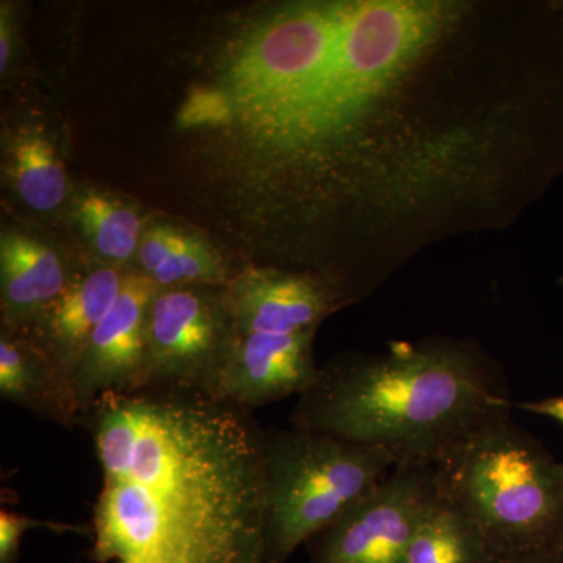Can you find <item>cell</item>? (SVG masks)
<instances>
[{
    "label": "cell",
    "mask_w": 563,
    "mask_h": 563,
    "mask_svg": "<svg viewBox=\"0 0 563 563\" xmlns=\"http://www.w3.org/2000/svg\"><path fill=\"white\" fill-rule=\"evenodd\" d=\"M101 466L76 563H268L263 432L206 393H109L80 418Z\"/></svg>",
    "instance_id": "obj_1"
},
{
    "label": "cell",
    "mask_w": 563,
    "mask_h": 563,
    "mask_svg": "<svg viewBox=\"0 0 563 563\" xmlns=\"http://www.w3.org/2000/svg\"><path fill=\"white\" fill-rule=\"evenodd\" d=\"M468 11L459 2L354 0L320 65L252 131L306 161L358 150L390 220L433 206L461 173L468 133L429 128V74Z\"/></svg>",
    "instance_id": "obj_2"
},
{
    "label": "cell",
    "mask_w": 563,
    "mask_h": 563,
    "mask_svg": "<svg viewBox=\"0 0 563 563\" xmlns=\"http://www.w3.org/2000/svg\"><path fill=\"white\" fill-rule=\"evenodd\" d=\"M510 415L498 363L472 343L432 339L333 358L299 396L290 422L383 450L396 466L435 468L474 433Z\"/></svg>",
    "instance_id": "obj_3"
},
{
    "label": "cell",
    "mask_w": 563,
    "mask_h": 563,
    "mask_svg": "<svg viewBox=\"0 0 563 563\" xmlns=\"http://www.w3.org/2000/svg\"><path fill=\"white\" fill-rule=\"evenodd\" d=\"M440 495L499 559L563 543V463L515 424L490 422L435 466Z\"/></svg>",
    "instance_id": "obj_4"
},
{
    "label": "cell",
    "mask_w": 563,
    "mask_h": 563,
    "mask_svg": "<svg viewBox=\"0 0 563 563\" xmlns=\"http://www.w3.org/2000/svg\"><path fill=\"white\" fill-rule=\"evenodd\" d=\"M395 466L383 450L328 433L265 429L266 562L288 563Z\"/></svg>",
    "instance_id": "obj_5"
},
{
    "label": "cell",
    "mask_w": 563,
    "mask_h": 563,
    "mask_svg": "<svg viewBox=\"0 0 563 563\" xmlns=\"http://www.w3.org/2000/svg\"><path fill=\"white\" fill-rule=\"evenodd\" d=\"M351 2L302 3L263 22L229 69L228 95L250 128L298 90L331 51Z\"/></svg>",
    "instance_id": "obj_6"
},
{
    "label": "cell",
    "mask_w": 563,
    "mask_h": 563,
    "mask_svg": "<svg viewBox=\"0 0 563 563\" xmlns=\"http://www.w3.org/2000/svg\"><path fill=\"white\" fill-rule=\"evenodd\" d=\"M158 290L147 312V387L211 396L239 332L228 288Z\"/></svg>",
    "instance_id": "obj_7"
},
{
    "label": "cell",
    "mask_w": 563,
    "mask_h": 563,
    "mask_svg": "<svg viewBox=\"0 0 563 563\" xmlns=\"http://www.w3.org/2000/svg\"><path fill=\"white\" fill-rule=\"evenodd\" d=\"M437 499L433 466H395L307 543L310 563H406L415 532Z\"/></svg>",
    "instance_id": "obj_8"
},
{
    "label": "cell",
    "mask_w": 563,
    "mask_h": 563,
    "mask_svg": "<svg viewBox=\"0 0 563 563\" xmlns=\"http://www.w3.org/2000/svg\"><path fill=\"white\" fill-rule=\"evenodd\" d=\"M158 285L141 272L125 273L109 314L91 333L73 372L81 415L109 393H133L147 379V312Z\"/></svg>",
    "instance_id": "obj_9"
},
{
    "label": "cell",
    "mask_w": 563,
    "mask_h": 563,
    "mask_svg": "<svg viewBox=\"0 0 563 563\" xmlns=\"http://www.w3.org/2000/svg\"><path fill=\"white\" fill-rule=\"evenodd\" d=\"M317 329L236 336L211 398L251 410L302 396L320 377L313 357Z\"/></svg>",
    "instance_id": "obj_10"
},
{
    "label": "cell",
    "mask_w": 563,
    "mask_h": 563,
    "mask_svg": "<svg viewBox=\"0 0 563 563\" xmlns=\"http://www.w3.org/2000/svg\"><path fill=\"white\" fill-rule=\"evenodd\" d=\"M239 335L298 333L317 329L346 303L322 276L280 269H247L228 285Z\"/></svg>",
    "instance_id": "obj_11"
},
{
    "label": "cell",
    "mask_w": 563,
    "mask_h": 563,
    "mask_svg": "<svg viewBox=\"0 0 563 563\" xmlns=\"http://www.w3.org/2000/svg\"><path fill=\"white\" fill-rule=\"evenodd\" d=\"M0 396L62 428L80 424V404L69 374L38 342L10 332L0 339Z\"/></svg>",
    "instance_id": "obj_12"
},
{
    "label": "cell",
    "mask_w": 563,
    "mask_h": 563,
    "mask_svg": "<svg viewBox=\"0 0 563 563\" xmlns=\"http://www.w3.org/2000/svg\"><path fill=\"white\" fill-rule=\"evenodd\" d=\"M125 274L110 266L79 277L38 321V342L69 374L91 333L109 314L124 285Z\"/></svg>",
    "instance_id": "obj_13"
},
{
    "label": "cell",
    "mask_w": 563,
    "mask_h": 563,
    "mask_svg": "<svg viewBox=\"0 0 563 563\" xmlns=\"http://www.w3.org/2000/svg\"><path fill=\"white\" fill-rule=\"evenodd\" d=\"M0 277L3 313L13 324L38 321L77 280L57 252L20 233L2 235Z\"/></svg>",
    "instance_id": "obj_14"
},
{
    "label": "cell",
    "mask_w": 563,
    "mask_h": 563,
    "mask_svg": "<svg viewBox=\"0 0 563 563\" xmlns=\"http://www.w3.org/2000/svg\"><path fill=\"white\" fill-rule=\"evenodd\" d=\"M406 563H498L476 525L440 495L418 526Z\"/></svg>",
    "instance_id": "obj_15"
},
{
    "label": "cell",
    "mask_w": 563,
    "mask_h": 563,
    "mask_svg": "<svg viewBox=\"0 0 563 563\" xmlns=\"http://www.w3.org/2000/svg\"><path fill=\"white\" fill-rule=\"evenodd\" d=\"M11 179L33 210L57 209L66 196V174L54 146L40 135H24L11 152Z\"/></svg>",
    "instance_id": "obj_16"
},
{
    "label": "cell",
    "mask_w": 563,
    "mask_h": 563,
    "mask_svg": "<svg viewBox=\"0 0 563 563\" xmlns=\"http://www.w3.org/2000/svg\"><path fill=\"white\" fill-rule=\"evenodd\" d=\"M76 213L85 235L106 261L125 263L139 252L141 220L131 207L101 192H88Z\"/></svg>",
    "instance_id": "obj_17"
},
{
    "label": "cell",
    "mask_w": 563,
    "mask_h": 563,
    "mask_svg": "<svg viewBox=\"0 0 563 563\" xmlns=\"http://www.w3.org/2000/svg\"><path fill=\"white\" fill-rule=\"evenodd\" d=\"M33 528H46L55 533H77L90 540V525L57 523L25 517L20 512L0 510V563H20L22 537Z\"/></svg>",
    "instance_id": "obj_18"
},
{
    "label": "cell",
    "mask_w": 563,
    "mask_h": 563,
    "mask_svg": "<svg viewBox=\"0 0 563 563\" xmlns=\"http://www.w3.org/2000/svg\"><path fill=\"white\" fill-rule=\"evenodd\" d=\"M231 96L213 88H196L181 106L179 122L184 128L221 125L235 113Z\"/></svg>",
    "instance_id": "obj_19"
},
{
    "label": "cell",
    "mask_w": 563,
    "mask_h": 563,
    "mask_svg": "<svg viewBox=\"0 0 563 563\" xmlns=\"http://www.w3.org/2000/svg\"><path fill=\"white\" fill-rule=\"evenodd\" d=\"M180 236L181 232L169 228H155L147 232L141 240L139 252H136V257L143 268L141 273L151 277L157 272L179 243Z\"/></svg>",
    "instance_id": "obj_20"
},
{
    "label": "cell",
    "mask_w": 563,
    "mask_h": 563,
    "mask_svg": "<svg viewBox=\"0 0 563 563\" xmlns=\"http://www.w3.org/2000/svg\"><path fill=\"white\" fill-rule=\"evenodd\" d=\"M498 563H563V543L499 559Z\"/></svg>",
    "instance_id": "obj_21"
},
{
    "label": "cell",
    "mask_w": 563,
    "mask_h": 563,
    "mask_svg": "<svg viewBox=\"0 0 563 563\" xmlns=\"http://www.w3.org/2000/svg\"><path fill=\"white\" fill-rule=\"evenodd\" d=\"M11 57V31L9 16H5V9L0 18V73H5Z\"/></svg>",
    "instance_id": "obj_22"
},
{
    "label": "cell",
    "mask_w": 563,
    "mask_h": 563,
    "mask_svg": "<svg viewBox=\"0 0 563 563\" xmlns=\"http://www.w3.org/2000/svg\"><path fill=\"white\" fill-rule=\"evenodd\" d=\"M526 409L532 412L548 415L563 422V398L548 399V401L526 404Z\"/></svg>",
    "instance_id": "obj_23"
}]
</instances>
